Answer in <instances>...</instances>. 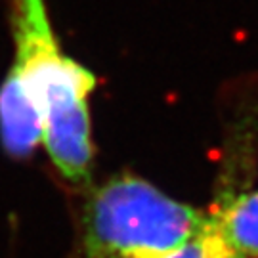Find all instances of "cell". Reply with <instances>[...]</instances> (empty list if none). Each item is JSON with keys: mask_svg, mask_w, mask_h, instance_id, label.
Returning <instances> with one entry per match:
<instances>
[{"mask_svg": "<svg viewBox=\"0 0 258 258\" xmlns=\"http://www.w3.org/2000/svg\"><path fill=\"white\" fill-rule=\"evenodd\" d=\"M10 25L14 67L42 113V142L65 180L86 185L92 165L88 96L96 77L61 50L46 0H10Z\"/></svg>", "mask_w": 258, "mask_h": 258, "instance_id": "obj_1", "label": "cell"}, {"mask_svg": "<svg viewBox=\"0 0 258 258\" xmlns=\"http://www.w3.org/2000/svg\"><path fill=\"white\" fill-rule=\"evenodd\" d=\"M205 218L134 176L102 185L84 216L88 258H165L194 237Z\"/></svg>", "mask_w": 258, "mask_h": 258, "instance_id": "obj_2", "label": "cell"}, {"mask_svg": "<svg viewBox=\"0 0 258 258\" xmlns=\"http://www.w3.org/2000/svg\"><path fill=\"white\" fill-rule=\"evenodd\" d=\"M0 132L12 155L31 153L42 140V113L18 69L12 65L0 88Z\"/></svg>", "mask_w": 258, "mask_h": 258, "instance_id": "obj_3", "label": "cell"}, {"mask_svg": "<svg viewBox=\"0 0 258 258\" xmlns=\"http://www.w3.org/2000/svg\"><path fill=\"white\" fill-rule=\"evenodd\" d=\"M224 235L243 256L258 258V191L231 201L216 216Z\"/></svg>", "mask_w": 258, "mask_h": 258, "instance_id": "obj_4", "label": "cell"}, {"mask_svg": "<svg viewBox=\"0 0 258 258\" xmlns=\"http://www.w3.org/2000/svg\"><path fill=\"white\" fill-rule=\"evenodd\" d=\"M165 258H245L224 235L216 218L207 220L194 237Z\"/></svg>", "mask_w": 258, "mask_h": 258, "instance_id": "obj_5", "label": "cell"}]
</instances>
